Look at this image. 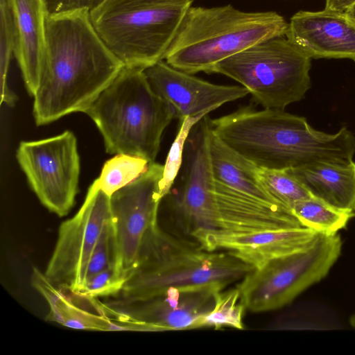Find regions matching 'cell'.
Returning <instances> with one entry per match:
<instances>
[{"label": "cell", "instance_id": "1", "mask_svg": "<svg viewBox=\"0 0 355 355\" xmlns=\"http://www.w3.org/2000/svg\"><path fill=\"white\" fill-rule=\"evenodd\" d=\"M123 67L95 30L89 9L48 13L40 79L33 96L35 123L85 112Z\"/></svg>", "mask_w": 355, "mask_h": 355}, {"label": "cell", "instance_id": "2", "mask_svg": "<svg viewBox=\"0 0 355 355\" xmlns=\"http://www.w3.org/2000/svg\"><path fill=\"white\" fill-rule=\"evenodd\" d=\"M211 126L223 143L260 168L345 164L355 154V136L346 127L327 133L284 110L245 106L211 119Z\"/></svg>", "mask_w": 355, "mask_h": 355}, {"label": "cell", "instance_id": "3", "mask_svg": "<svg viewBox=\"0 0 355 355\" xmlns=\"http://www.w3.org/2000/svg\"><path fill=\"white\" fill-rule=\"evenodd\" d=\"M288 22L274 11L245 12L229 4L191 6L164 60L188 73H213L220 62L261 41L285 36Z\"/></svg>", "mask_w": 355, "mask_h": 355}, {"label": "cell", "instance_id": "4", "mask_svg": "<svg viewBox=\"0 0 355 355\" xmlns=\"http://www.w3.org/2000/svg\"><path fill=\"white\" fill-rule=\"evenodd\" d=\"M101 133L109 154L155 162L162 134L175 112L150 85L144 69L124 66L85 112Z\"/></svg>", "mask_w": 355, "mask_h": 355}, {"label": "cell", "instance_id": "5", "mask_svg": "<svg viewBox=\"0 0 355 355\" xmlns=\"http://www.w3.org/2000/svg\"><path fill=\"white\" fill-rule=\"evenodd\" d=\"M254 268L227 251H209L197 241L169 234L159 227L121 292L123 303L147 300L170 288L210 284L226 288Z\"/></svg>", "mask_w": 355, "mask_h": 355}, {"label": "cell", "instance_id": "6", "mask_svg": "<svg viewBox=\"0 0 355 355\" xmlns=\"http://www.w3.org/2000/svg\"><path fill=\"white\" fill-rule=\"evenodd\" d=\"M193 0H103L89 10L103 42L125 67L164 60Z\"/></svg>", "mask_w": 355, "mask_h": 355}, {"label": "cell", "instance_id": "7", "mask_svg": "<svg viewBox=\"0 0 355 355\" xmlns=\"http://www.w3.org/2000/svg\"><path fill=\"white\" fill-rule=\"evenodd\" d=\"M311 58L286 36L257 43L218 63L213 73L244 87L265 109L284 110L311 87Z\"/></svg>", "mask_w": 355, "mask_h": 355}, {"label": "cell", "instance_id": "8", "mask_svg": "<svg viewBox=\"0 0 355 355\" xmlns=\"http://www.w3.org/2000/svg\"><path fill=\"white\" fill-rule=\"evenodd\" d=\"M342 245L338 233H318L306 248L255 268L236 286L241 302L256 313L287 305L328 275L340 255Z\"/></svg>", "mask_w": 355, "mask_h": 355}, {"label": "cell", "instance_id": "9", "mask_svg": "<svg viewBox=\"0 0 355 355\" xmlns=\"http://www.w3.org/2000/svg\"><path fill=\"white\" fill-rule=\"evenodd\" d=\"M164 165L150 163L136 180L110 196L117 251V268L127 280L137 270L144 252L159 227L162 198L159 184Z\"/></svg>", "mask_w": 355, "mask_h": 355}, {"label": "cell", "instance_id": "10", "mask_svg": "<svg viewBox=\"0 0 355 355\" xmlns=\"http://www.w3.org/2000/svg\"><path fill=\"white\" fill-rule=\"evenodd\" d=\"M17 159L41 203L62 217L75 202L80 174L77 141L71 131L37 141H21Z\"/></svg>", "mask_w": 355, "mask_h": 355}, {"label": "cell", "instance_id": "11", "mask_svg": "<svg viewBox=\"0 0 355 355\" xmlns=\"http://www.w3.org/2000/svg\"><path fill=\"white\" fill-rule=\"evenodd\" d=\"M111 218L110 196L100 188L96 179L79 211L59 227L55 249L44 272L51 285L76 293L83 289L91 254Z\"/></svg>", "mask_w": 355, "mask_h": 355}, {"label": "cell", "instance_id": "12", "mask_svg": "<svg viewBox=\"0 0 355 355\" xmlns=\"http://www.w3.org/2000/svg\"><path fill=\"white\" fill-rule=\"evenodd\" d=\"M144 71L153 89L171 105L180 121L207 115L249 94L243 86L214 84L173 68L164 60Z\"/></svg>", "mask_w": 355, "mask_h": 355}, {"label": "cell", "instance_id": "13", "mask_svg": "<svg viewBox=\"0 0 355 355\" xmlns=\"http://www.w3.org/2000/svg\"><path fill=\"white\" fill-rule=\"evenodd\" d=\"M225 288L217 284L170 288L147 300L116 309L150 325L153 331L196 329L198 322L214 306L216 294Z\"/></svg>", "mask_w": 355, "mask_h": 355}, {"label": "cell", "instance_id": "14", "mask_svg": "<svg viewBox=\"0 0 355 355\" xmlns=\"http://www.w3.org/2000/svg\"><path fill=\"white\" fill-rule=\"evenodd\" d=\"M285 36L311 59L355 62V21L345 12L299 11L288 23Z\"/></svg>", "mask_w": 355, "mask_h": 355}, {"label": "cell", "instance_id": "15", "mask_svg": "<svg viewBox=\"0 0 355 355\" xmlns=\"http://www.w3.org/2000/svg\"><path fill=\"white\" fill-rule=\"evenodd\" d=\"M318 234L301 226L243 234H211L196 241L205 250H224L252 266L259 268L274 259L306 248Z\"/></svg>", "mask_w": 355, "mask_h": 355}, {"label": "cell", "instance_id": "16", "mask_svg": "<svg viewBox=\"0 0 355 355\" xmlns=\"http://www.w3.org/2000/svg\"><path fill=\"white\" fill-rule=\"evenodd\" d=\"M32 284L49 306L46 320L73 329L123 330V323L116 311L95 297L54 287L37 268L33 269Z\"/></svg>", "mask_w": 355, "mask_h": 355}, {"label": "cell", "instance_id": "17", "mask_svg": "<svg viewBox=\"0 0 355 355\" xmlns=\"http://www.w3.org/2000/svg\"><path fill=\"white\" fill-rule=\"evenodd\" d=\"M14 21V56L28 92L37 89L45 48L46 19L44 0H9Z\"/></svg>", "mask_w": 355, "mask_h": 355}, {"label": "cell", "instance_id": "18", "mask_svg": "<svg viewBox=\"0 0 355 355\" xmlns=\"http://www.w3.org/2000/svg\"><path fill=\"white\" fill-rule=\"evenodd\" d=\"M313 197L339 209L355 211V162H322L287 169Z\"/></svg>", "mask_w": 355, "mask_h": 355}, {"label": "cell", "instance_id": "19", "mask_svg": "<svg viewBox=\"0 0 355 355\" xmlns=\"http://www.w3.org/2000/svg\"><path fill=\"white\" fill-rule=\"evenodd\" d=\"M209 156L216 181L259 200L285 206L263 187L258 176V167L228 147L212 129Z\"/></svg>", "mask_w": 355, "mask_h": 355}, {"label": "cell", "instance_id": "20", "mask_svg": "<svg viewBox=\"0 0 355 355\" xmlns=\"http://www.w3.org/2000/svg\"><path fill=\"white\" fill-rule=\"evenodd\" d=\"M291 210L302 227L326 234H337L355 216L354 211L337 208L315 197L295 202Z\"/></svg>", "mask_w": 355, "mask_h": 355}, {"label": "cell", "instance_id": "21", "mask_svg": "<svg viewBox=\"0 0 355 355\" xmlns=\"http://www.w3.org/2000/svg\"><path fill=\"white\" fill-rule=\"evenodd\" d=\"M144 158L126 154H117L103 165L98 178L100 188L108 196L136 180L148 168Z\"/></svg>", "mask_w": 355, "mask_h": 355}, {"label": "cell", "instance_id": "22", "mask_svg": "<svg viewBox=\"0 0 355 355\" xmlns=\"http://www.w3.org/2000/svg\"><path fill=\"white\" fill-rule=\"evenodd\" d=\"M245 309L236 286L223 289L216 294L214 308L198 322L196 329L213 327L219 329L229 327L243 329V318Z\"/></svg>", "mask_w": 355, "mask_h": 355}, {"label": "cell", "instance_id": "23", "mask_svg": "<svg viewBox=\"0 0 355 355\" xmlns=\"http://www.w3.org/2000/svg\"><path fill=\"white\" fill-rule=\"evenodd\" d=\"M15 45L13 16L9 0H0V87L1 103L13 107L15 94L9 89L7 77Z\"/></svg>", "mask_w": 355, "mask_h": 355}, {"label": "cell", "instance_id": "24", "mask_svg": "<svg viewBox=\"0 0 355 355\" xmlns=\"http://www.w3.org/2000/svg\"><path fill=\"white\" fill-rule=\"evenodd\" d=\"M258 176L266 190L291 209L295 202L313 197L287 169L258 168Z\"/></svg>", "mask_w": 355, "mask_h": 355}, {"label": "cell", "instance_id": "25", "mask_svg": "<svg viewBox=\"0 0 355 355\" xmlns=\"http://www.w3.org/2000/svg\"><path fill=\"white\" fill-rule=\"evenodd\" d=\"M205 116H187L181 121V126L168 151L164 165L163 175L159 184V196L162 199L170 193L180 172L185 143L191 129Z\"/></svg>", "mask_w": 355, "mask_h": 355}, {"label": "cell", "instance_id": "26", "mask_svg": "<svg viewBox=\"0 0 355 355\" xmlns=\"http://www.w3.org/2000/svg\"><path fill=\"white\" fill-rule=\"evenodd\" d=\"M110 266L117 268L116 243L112 218L104 225L92 251L87 268L86 281Z\"/></svg>", "mask_w": 355, "mask_h": 355}, {"label": "cell", "instance_id": "27", "mask_svg": "<svg viewBox=\"0 0 355 355\" xmlns=\"http://www.w3.org/2000/svg\"><path fill=\"white\" fill-rule=\"evenodd\" d=\"M126 282L127 278L116 267L110 266L87 279L78 293L95 298L116 295L122 291Z\"/></svg>", "mask_w": 355, "mask_h": 355}, {"label": "cell", "instance_id": "28", "mask_svg": "<svg viewBox=\"0 0 355 355\" xmlns=\"http://www.w3.org/2000/svg\"><path fill=\"white\" fill-rule=\"evenodd\" d=\"M48 13L60 12L79 8L89 10L103 0H44Z\"/></svg>", "mask_w": 355, "mask_h": 355}, {"label": "cell", "instance_id": "29", "mask_svg": "<svg viewBox=\"0 0 355 355\" xmlns=\"http://www.w3.org/2000/svg\"><path fill=\"white\" fill-rule=\"evenodd\" d=\"M355 4V0H326L324 9L346 12Z\"/></svg>", "mask_w": 355, "mask_h": 355}, {"label": "cell", "instance_id": "30", "mask_svg": "<svg viewBox=\"0 0 355 355\" xmlns=\"http://www.w3.org/2000/svg\"><path fill=\"white\" fill-rule=\"evenodd\" d=\"M347 15L355 21V4L350 8L346 12Z\"/></svg>", "mask_w": 355, "mask_h": 355}]
</instances>
